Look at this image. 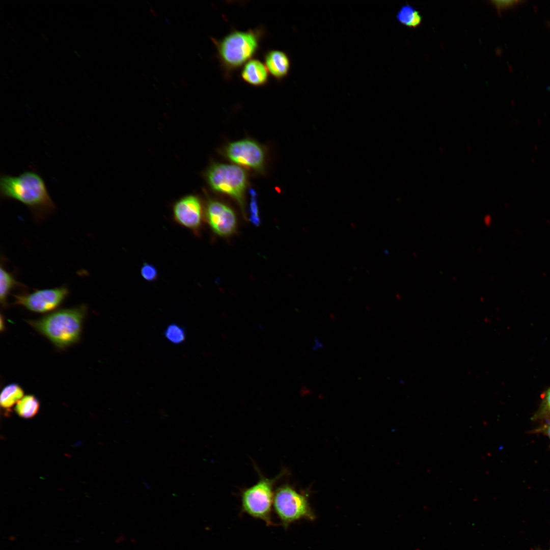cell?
<instances>
[{
    "mask_svg": "<svg viewBox=\"0 0 550 550\" xmlns=\"http://www.w3.org/2000/svg\"><path fill=\"white\" fill-rule=\"evenodd\" d=\"M0 195L25 205L38 222L56 210L43 179L36 172L26 171L18 176L2 174Z\"/></svg>",
    "mask_w": 550,
    "mask_h": 550,
    "instance_id": "6da1fadb",
    "label": "cell"
},
{
    "mask_svg": "<svg viewBox=\"0 0 550 550\" xmlns=\"http://www.w3.org/2000/svg\"><path fill=\"white\" fill-rule=\"evenodd\" d=\"M264 33L262 28L246 31L234 30L221 39L212 38L226 77L253 59L259 49Z\"/></svg>",
    "mask_w": 550,
    "mask_h": 550,
    "instance_id": "7a4b0ae2",
    "label": "cell"
},
{
    "mask_svg": "<svg viewBox=\"0 0 550 550\" xmlns=\"http://www.w3.org/2000/svg\"><path fill=\"white\" fill-rule=\"evenodd\" d=\"M86 311V307L82 305L57 310L28 322L55 346L63 348L78 340Z\"/></svg>",
    "mask_w": 550,
    "mask_h": 550,
    "instance_id": "3957f363",
    "label": "cell"
},
{
    "mask_svg": "<svg viewBox=\"0 0 550 550\" xmlns=\"http://www.w3.org/2000/svg\"><path fill=\"white\" fill-rule=\"evenodd\" d=\"M286 472H282L272 478L260 474L259 480L244 488L241 492L242 511L250 516L264 521L267 526H273L272 509L274 495V486Z\"/></svg>",
    "mask_w": 550,
    "mask_h": 550,
    "instance_id": "277c9868",
    "label": "cell"
},
{
    "mask_svg": "<svg viewBox=\"0 0 550 550\" xmlns=\"http://www.w3.org/2000/svg\"><path fill=\"white\" fill-rule=\"evenodd\" d=\"M273 508L285 529L297 520L314 518L307 494L289 484H282L275 489Z\"/></svg>",
    "mask_w": 550,
    "mask_h": 550,
    "instance_id": "5b68a950",
    "label": "cell"
},
{
    "mask_svg": "<svg viewBox=\"0 0 550 550\" xmlns=\"http://www.w3.org/2000/svg\"><path fill=\"white\" fill-rule=\"evenodd\" d=\"M207 179L213 189L231 196L243 205L246 176L242 169L233 164H214L208 171Z\"/></svg>",
    "mask_w": 550,
    "mask_h": 550,
    "instance_id": "8992f818",
    "label": "cell"
},
{
    "mask_svg": "<svg viewBox=\"0 0 550 550\" xmlns=\"http://www.w3.org/2000/svg\"><path fill=\"white\" fill-rule=\"evenodd\" d=\"M69 293L65 286L35 290L31 293L14 295V304L34 312H48L59 307Z\"/></svg>",
    "mask_w": 550,
    "mask_h": 550,
    "instance_id": "52a82bcc",
    "label": "cell"
},
{
    "mask_svg": "<svg viewBox=\"0 0 550 550\" xmlns=\"http://www.w3.org/2000/svg\"><path fill=\"white\" fill-rule=\"evenodd\" d=\"M226 153L233 162L255 170L261 169L264 162L262 147L251 140H242L229 144Z\"/></svg>",
    "mask_w": 550,
    "mask_h": 550,
    "instance_id": "ba28073f",
    "label": "cell"
},
{
    "mask_svg": "<svg viewBox=\"0 0 550 550\" xmlns=\"http://www.w3.org/2000/svg\"><path fill=\"white\" fill-rule=\"evenodd\" d=\"M206 215L212 231L217 235L227 236L235 232L236 216L226 205L218 201H210L206 207Z\"/></svg>",
    "mask_w": 550,
    "mask_h": 550,
    "instance_id": "9c48e42d",
    "label": "cell"
},
{
    "mask_svg": "<svg viewBox=\"0 0 550 550\" xmlns=\"http://www.w3.org/2000/svg\"><path fill=\"white\" fill-rule=\"evenodd\" d=\"M173 216L175 221L180 225L194 231H198L202 221L200 201L194 195L183 197L174 204Z\"/></svg>",
    "mask_w": 550,
    "mask_h": 550,
    "instance_id": "30bf717a",
    "label": "cell"
},
{
    "mask_svg": "<svg viewBox=\"0 0 550 550\" xmlns=\"http://www.w3.org/2000/svg\"><path fill=\"white\" fill-rule=\"evenodd\" d=\"M264 63L268 71L277 80H281L288 74L290 61L285 52L279 50H269L264 53Z\"/></svg>",
    "mask_w": 550,
    "mask_h": 550,
    "instance_id": "8fae6325",
    "label": "cell"
},
{
    "mask_svg": "<svg viewBox=\"0 0 550 550\" xmlns=\"http://www.w3.org/2000/svg\"><path fill=\"white\" fill-rule=\"evenodd\" d=\"M241 77L245 82L255 87L265 86L268 81V71L262 62L252 59L243 67Z\"/></svg>",
    "mask_w": 550,
    "mask_h": 550,
    "instance_id": "7c38bea8",
    "label": "cell"
},
{
    "mask_svg": "<svg viewBox=\"0 0 550 550\" xmlns=\"http://www.w3.org/2000/svg\"><path fill=\"white\" fill-rule=\"evenodd\" d=\"M17 287H23L25 286L16 280L15 277L12 272L6 269L4 266L1 264L0 273V300L1 304L4 307L7 304V298L13 289Z\"/></svg>",
    "mask_w": 550,
    "mask_h": 550,
    "instance_id": "4fadbf2b",
    "label": "cell"
},
{
    "mask_svg": "<svg viewBox=\"0 0 550 550\" xmlns=\"http://www.w3.org/2000/svg\"><path fill=\"white\" fill-rule=\"evenodd\" d=\"M396 18L401 24L413 28L418 26L422 20L420 12L408 4L403 5L400 8L397 13Z\"/></svg>",
    "mask_w": 550,
    "mask_h": 550,
    "instance_id": "5bb4252c",
    "label": "cell"
},
{
    "mask_svg": "<svg viewBox=\"0 0 550 550\" xmlns=\"http://www.w3.org/2000/svg\"><path fill=\"white\" fill-rule=\"evenodd\" d=\"M23 391L16 383L6 386L0 396V404L2 407L9 409L17 403L23 397Z\"/></svg>",
    "mask_w": 550,
    "mask_h": 550,
    "instance_id": "9a60e30c",
    "label": "cell"
},
{
    "mask_svg": "<svg viewBox=\"0 0 550 550\" xmlns=\"http://www.w3.org/2000/svg\"><path fill=\"white\" fill-rule=\"evenodd\" d=\"M40 407L39 402L33 395H28L23 397L17 403L15 410L20 417L29 419L35 416Z\"/></svg>",
    "mask_w": 550,
    "mask_h": 550,
    "instance_id": "2e32d148",
    "label": "cell"
},
{
    "mask_svg": "<svg viewBox=\"0 0 550 550\" xmlns=\"http://www.w3.org/2000/svg\"><path fill=\"white\" fill-rule=\"evenodd\" d=\"M166 339L171 343L179 344L186 339V333L183 327L179 324L172 323L168 325L164 332Z\"/></svg>",
    "mask_w": 550,
    "mask_h": 550,
    "instance_id": "e0dca14e",
    "label": "cell"
},
{
    "mask_svg": "<svg viewBox=\"0 0 550 550\" xmlns=\"http://www.w3.org/2000/svg\"><path fill=\"white\" fill-rule=\"evenodd\" d=\"M142 277L147 281H154L158 276V272L155 267L147 263H144L141 268Z\"/></svg>",
    "mask_w": 550,
    "mask_h": 550,
    "instance_id": "ac0fdd59",
    "label": "cell"
},
{
    "mask_svg": "<svg viewBox=\"0 0 550 550\" xmlns=\"http://www.w3.org/2000/svg\"><path fill=\"white\" fill-rule=\"evenodd\" d=\"M492 4L498 10L501 12L507 9L513 8L519 3H522L520 1H491Z\"/></svg>",
    "mask_w": 550,
    "mask_h": 550,
    "instance_id": "d6986e66",
    "label": "cell"
},
{
    "mask_svg": "<svg viewBox=\"0 0 550 550\" xmlns=\"http://www.w3.org/2000/svg\"><path fill=\"white\" fill-rule=\"evenodd\" d=\"M250 194L251 196V202L250 208L251 212L252 214V219L253 220L254 222L257 223V222L259 221V218L258 215L257 200L256 199V193L253 189H251L250 190Z\"/></svg>",
    "mask_w": 550,
    "mask_h": 550,
    "instance_id": "ffe728a7",
    "label": "cell"
},
{
    "mask_svg": "<svg viewBox=\"0 0 550 550\" xmlns=\"http://www.w3.org/2000/svg\"><path fill=\"white\" fill-rule=\"evenodd\" d=\"M545 403L546 407L550 410V389L547 391L546 394Z\"/></svg>",
    "mask_w": 550,
    "mask_h": 550,
    "instance_id": "44dd1931",
    "label": "cell"
},
{
    "mask_svg": "<svg viewBox=\"0 0 550 550\" xmlns=\"http://www.w3.org/2000/svg\"><path fill=\"white\" fill-rule=\"evenodd\" d=\"M3 322L4 321H3V317L1 315V326H0L1 331L3 330V328L4 327V325H3Z\"/></svg>",
    "mask_w": 550,
    "mask_h": 550,
    "instance_id": "7402d4cb",
    "label": "cell"
},
{
    "mask_svg": "<svg viewBox=\"0 0 550 550\" xmlns=\"http://www.w3.org/2000/svg\"><path fill=\"white\" fill-rule=\"evenodd\" d=\"M547 435H548V437L550 438V426L548 427V428L547 429Z\"/></svg>",
    "mask_w": 550,
    "mask_h": 550,
    "instance_id": "603a6c76",
    "label": "cell"
},
{
    "mask_svg": "<svg viewBox=\"0 0 550 550\" xmlns=\"http://www.w3.org/2000/svg\"><path fill=\"white\" fill-rule=\"evenodd\" d=\"M549 550H550V549H549Z\"/></svg>",
    "mask_w": 550,
    "mask_h": 550,
    "instance_id": "cb8c5ba5",
    "label": "cell"
}]
</instances>
